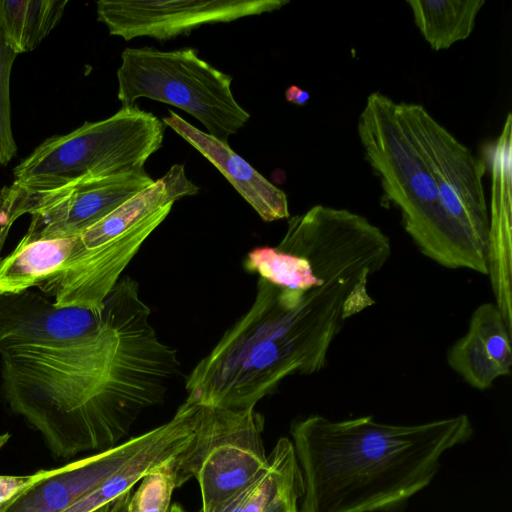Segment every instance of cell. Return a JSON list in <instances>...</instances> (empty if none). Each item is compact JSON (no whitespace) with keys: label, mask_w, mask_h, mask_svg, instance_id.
Instances as JSON below:
<instances>
[{"label":"cell","mask_w":512,"mask_h":512,"mask_svg":"<svg viewBox=\"0 0 512 512\" xmlns=\"http://www.w3.org/2000/svg\"><path fill=\"white\" fill-rule=\"evenodd\" d=\"M149 318L138 283L125 276L105 298L91 336L1 355L6 403L52 455L68 459L112 448L146 409L164 401L180 361Z\"/></svg>","instance_id":"cell-1"},{"label":"cell","mask_w":512,"mask_h":512,"mask_svg":"<svg viewBox=\"0 0 512 512\" xmlns=\"http://www.w3.org/2000/svg\"><path fill=\"white\" fill-rule=\"evenodd\" d=\"M369 278H343L309 290L259 278L251 307L191 371L185 401L255 408L286 377L320 372L346 320L375 304Z\"/></svg>","instance_id":"cell-2"},{"label":"cell","mask_w":512,"mask_h":512,"mask_svg":"<svg viewBox=\"0 0 512 512\" xmlns=\"http://www.w3.org/2000/svg\"><path fill=\"white\" fill-rule=\"evenodd\" d=\"M290 433L303 482L299 512H377L428 486L442 455L468 441L473 426L465 414L416 425L310 415Z\"/></svg>","instance_id":"cell-3"},{"label":"cell","mask_w":512,"mask_h":512,"mask_svg":"<svg viewBox=\"0 0 512 512\" xmlns=\"http://www.w3.org/2000/svg\"><path fill=\"white\" fill-rule=\"evenodd\" d=\"M182 164L77 235L59 272L38 287L60 307L101 310L103 302L173 204L197 194Z\"/></svg>","instance_id":"cell-4"},{"label":"cell","mask_w":512,"mask_h":512,"mask_svg":"<svg viewBox=\"0 0 512 512\" xmlns=\"http://www.w3.org/2000/svg\"><path fill=\"white\" fill-rule=\"evenodd\" d=\"M396 107L438 191L446 221L442 266L488 275L489 209L483 187V160L423 105L401 102Z\"/></svg>","instance_id":"cell-5"},{"label":"cell","mask_w":512,"mask_h":512,"mask_svg":"<svg viewBox=\"0 0 512 512\" xmlns=\"http://www.w3.org/2000/svg\"><path fill=\"white\" fill-rule=\"evenodd\" d=\"M357 131L366 160L380 180L382 204L400 211L404 230L420 252L441 265L446 221L438 191L396 102L379 91L369 94Z\"/></svg>","instance_id":"cell-6"},{"label":"cell","mask_w":512,"mask_h":512,"mask_svg":"<svg viewBox=\"0 0 512 512\" xmlns=\"http://www.w3.org/2000/svg\"><path fill=\"white\" fill-rule=\"evenodd\" d=\"M116 75L122 107H132L143 97L175 106L226 144L250 118L234 98L232 77L201 59L193 48H125Z\"/></svg>","instance_id":"cell-7"},{"label":"cell","mask_w":512,"mask_h":512,"mask_svg":"<svg viewBox=\"0 0 512 512\" xmlns=\"http://www.w3.org/2000/svg\"><path fill=\"white\" fill-rule=\"evenodd\" d=\"M164 132V123L151 112L135 105L122 107L109 118L85 122L67 134L44 140L14 168V181L144 169L161 148Z\"/></svg>","instance_id":"cell-8"},{"label":"cell","mask_w":512,"mask_h":512,"mask_svg":"<svg viewBox=\"0 0 512 512\" xmlns=\"http://www.w3.org/2000/svg\"><path fill=\"white\" fill-rule=\"evenodd\" d=\"M263 428L254 408L201 406L195 435L175 459L177 486L198 482L199 512H219L266 471Z\"/></svg>","instance_id":"cell-9"},{"label":"cell","mask_w":512,"mask_h":512,"mask_svg":"<svg viewBox=\"0 0 512 512\" xmlns=\"http://www.w3.org/2000/svg\"><path fill=\"white\" fill-rule=\"evenodd\" d=\"M276 247L306 260L321 282L371 277L391 256L390 240L379 227L360 214L324 205L289 217Z\"/></svg>","instance_id":"cell-10"},{"label":"cell","mask_w":512,"mask_h":512,"mask_svg":"<svg viewBox=\"0 0 512 512\" xmlns=\"http://www.w3.org/2000/svg\"><path fill=\"white\" fill-rule=\"evenodd\" d=\"M287 0H100L97 19L110 35L129 41H168L207 24L231 22L281 9Z\"/></svg>","instance_id":"cell-11"},{"label":"cell","mask_w":512,"mask_h":512,"mask_svg":"<svg viewBox=\"0 0 512 512\" xmlns=\"http://www.w3.org/2000/svg\"><path fill=\"white\" fill-rule=\"evenodd\" d=\"M159 426L123 443L63 466L39 470L0 512H63L147 447Z\"/></svg>","instance_id":"cell-12"},{"label":"cell","mask_w":512,"mask_h":512,"mask_svg":"<svg viewBox=\"0 0 512 512\" xmlns=\"http://www.w3.org/2000/svg\"><path fill=\"white\" fill-rule=\"evenodd\" d=\"M102 309L60 307L32 290L0 294V355L23 347L68 345L94 334Z\"/></svg>","instance_id":"cell-13"},{"label":"cell","mask_w":512,"mask_h":512,"mask_svg":"<svg viewBox=\"0 0 512 512\" xmlns=\"http://www.w3.org/2000/svg\"><path fill=\"white\" fill-rule=\"evenodd\" d=\"M491 200L489 208L488 277L495 304L512 330V114L489 150Z\"/></svg>","instance_id":"cell-14"},{"label":"cell","mask_w":512,"mask_h":512,"mask_svg":"<svg viewBox=\"0 0 512 512\" xmlns=\"http://www.w3.org/2000/svg\"><path fill=\"white\" fill-rule=\"evenodd\" d=\"M512 330L495 303L485 302L472 313L466 333L450 347L447 363L464 382L477 390L510 375Z\"/></svg>","instance_id":"cell-15"},{"label":"cell","mask_w":512,"mask_h":512,"mask_svg":"<svg viewBox=\"0 0 512 512\" xmlns=\"http://www.w3.org/2000/svg\"><path fill=\"white\" fill-rule=\"evenodd\" d=\"M162 122L198 150L266 222L290 217L285 192L257 172L228 144L194 127L175 112Z\"/></svg>","instance_id":"cell-16"},{"label":"cell","mask_w":512,"mask_h":512,"mask_svg":"<svg viewBox=\"0 0 512 512\" xmlns=\"http://www.w3.org/2000/svg\"><path fill=\"white\" fill-rule=\"evenodd\" d=\"M76 236L32 238L24 235L0 258V294L20 293L39 286L61 270L76 243Z\"/></svg>","instance_id":"cell-17"},{"label":"cell","mask_w":512,"mask_h":512,"mask_svg":"<svg viewBox=\"0 0 512 512\" xmlns=\"http://www.w3.org/2000/svg\"><path fill=\"white\" fill-rule=\"evenodd\" d=\"M68 0H0V32L17 55L35 50L60 23Z\"/></svg>","instance_id":"cell-18"},{"label":"cell","mask_w":512,"mask_h":512,"mask_svg":"<svg viewBox=\"0 0 512 512\" xmlns=\"http://www.w3.org/2000/svg\"><path fill=\"white\" fill-rule=\"evenodd\" d=\"M415 25L435 51L467 39L484 0H409Z\"/></svg>","instance_id":"cell-19"},{"label":"cell","mask_w":512,"mask_h":512,"mask_svg":"<svg viewBox=\"0 0 512 512\" xmlns=\"http://www.w3.org/2000/svg\"><path fill=\"white\" fill-rule=\"evenodd\" d=\"M244 267L267 282L291 290H309L323 285L303 258L275 247L261 246L246 256Z\"/></svg>","instance_id":"cell-20"},{"label":"cell","mask_w":512,"mask_h":512,"mask_svg":"<svg viewBox=\"0 0 512 512\" xmlns=\"http://www.w3.org/2000/svg\"><path fill=\"white\" fill-rule=\"evenodd\" d=\"M176 456L154 466L140 479L138 489L132 492L129 512H169L173 491L178 488Z\"/></svg>","instance_id":"cell-21"},{"label":"cell","mask_w":512,"mask_h":512,"mask_svg":"<svg viewBox=\"0 0 512 512\" xmlns=\"http://www.w3.org/2000/svg\"><path fill=\"white\" fill-rule=\"evenodd\" d=\"M303 482L291 440L282 438L280 470L262 512H299Z\"/></svg>","instance_id":"cell-22"},{"label":"cell","mask_w":512,"mask_h":512,"mask_svg":"<svg viewBox=\"0 0 512 512\" xmlns=\"http://www.w3.org/2000/svg\"><path fill=\"white\" fill-rule=\"evenodd\" d=\"M17 56L5 43L0 32V165H7L17 153L10 99L11 73Z\"/></svg>","instance_id":"cell-23"},{"label":"cell","mask_w":512,"mask_h":512,"mask_svg":"<svg viewBox=\"0 0 512 512\" xmlns=\"http://www.w3.org/2000/svg\"><path fill=\"white\" fill-rule=\"evenodd\" d=\"M29 475H0V505L11 500L30 480Z\"/></svg>","instance_id":"cell-24"},{"label":"cell","mask_w":512,"mask_h":512,"mask_svg":"<svg viewBox=\"0 0 512 512\" xmlns=\"http://www.w3.org/2000/svg\"><path fill=\"white\" fill-rule=\"evenodd\" d=\"M132 496V489L100 508L96 512H129V504Z\"/></svg>","instance_id":"cell-25"},{"label":"cell","mask_w":512,"mask_h":512,"mask_svg":"<svg viewBox=\"0 0 512 512\" xmlns=\"http://www.w3.org/2000/svg\"><path fill=\"white\" fill-rule=\"evenodd\" d=\"M286 100L292 104L305 105L309 100L310 95L307 91L301 89L296 85H291L285 91Z\"/></svg>","instance_id":"cell-26"},{"label":"cell","mask_w":512,"mask_h":512,"mask_svg":"<svg viewBox=\"0 0 512 512\" xmlns=\"http://www.w3.org/2000/svg\"><path fill=\"white\" fill-rule=\"evenodd\" d=\"M169 512H186V511L182 508V506H180L178 504H173V505H171Z\"/></svg>","instance_id":"cell-27"}]
</instances>
